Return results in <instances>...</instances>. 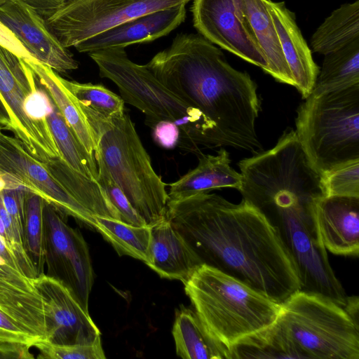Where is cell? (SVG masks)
Wrapping results in <instances>:
<instances>
[{
  "mask_svg": "<svg viewBox=\"0 0 359 359\" xmlns=\"http://www.w3.org/2000/svg\"><path fill=\"white\" fill-rule=\"evenodd\" d=\"M190 0H72L46 18L67 48L128 20L154 11L186 5Z\"/></svg>",
  "mask_w": 359,
  "mask_h": 359,
  "instance_id": "cell-8",
  "label": "cell"
},
{
  "mask_svg": "<svg viewBox=\"0 0 359 359\" xmlns=\"http://www.w3.org/2000/svg\"><path fill=\"white\" fill-rule=\"evenodd\" d=\"M70 1H72V0H62V4L65 3V2Z\"/></svg>",
  "mask_w": 359,
  "mask_h": 359,
  "instance_id": "cell-44",
  "label": "cell"
},
{
  "mask_svg": "<svg viewBox=\"0 0 359 359\" xmlns=\"http://www.w3.org/2000/svg\"><path fill=\"white\" fill-rule=\"evenodd\" d=\"M299 359L292 345L276 323L271 327L251 335L233 346L229 359Z\"/></svg>",
  "mask_w": 359,
  "mask_h": 359,
  "instance_id": "cell-29",
  "label": "cell"
},
{
  "mask_svg": "<svg viewBox=\"0 0 359 359\" xmlns=\"http://www.w3.org/2000/svg\"><path fill=\"white\" fill-rule=\"evenodd\" d=\"M7 0H0V6H1L4 4H5Z\"/></svg>",
  "mask_w": 359,
  "mask_h": 359,
  "instance_id": "cell-43",
  "label": "cell"
},
{
  "mask_svg": "<svg viewBox=\"0 0 359 359\" xmlns=\"http://www.w3.org/2000/svg\"><path fill=\"white\" fill-rule=\"evenodd\" d=\"M0 46L8 49L20 58L34 60L13 34L1 22Z\"/></svg>",
  "mask_w": 359,
  "mask_h": 359,
  "instance_id": "cell-38",
  "label": "cell"
},
{
  "mask_svg": "<svg viewBox=\"0 0 359 359\" xmlns=\"http://www.w3.org/2000/svg\"><path fill=\"white\" fill-rule=\"evenodd\" d=\"M276 323L300 359H359L358 320L327 297L295 292Z\"/></svg>",
  "mask_w": 359,
  "mask_h": 359,
  "instance_id": "cell-7",
  "label": "cell"
},
{
  "mask_svg": "<svg viewBox=\"0 0 359 359\" xmlns=\"http://www.w3.org/2000/svg\"><path fill=\"white\" fill-rule=\"evenodd\" d=\"M191 11L198 34L267 73V62L238 0H194Z\"/></svg>",
  "mask_w": 359,
  "mask_h": 359,
  "instance_id": "cell-12",
  "label": "cell"
},
{
  "mask_svg": "<svg viewBox=\"0 0 359 359\" xmlns=\"http://www.w3.org/2000/svg\"><path fill=\"white\" fill-rule=\"evenodd\" d=\"M78 103L91 131L95 158L102 161L147 226L165 218L166 184L153 168L129 114L125 111L105 117Z\"/></svg>",
  "mask_w": 359,
  "mask_h": 359,
  "instance_id": "cell-4",
  "label": "cell"
},
{
  "mask_svg": "<svg viewBox=\"0 0 359 359\" xmlns=\"http://www.w3.org/2000/svg\"><path fill=\"white\" fill-rule=\"evenodd\" d=\"M203 264L182 235L165 217L151 226L149 262L160 277L184 284Z\"/></svg>",
  "mask_w": 359,
  "mask_h": 359,
  "instance_id": "cell-19",
  "label": "cell"
},
{
  "mask_svg": "<svg viewBox=\"0 0 359 359\" xmlns=\"http://www.w3.org/2000/svg\"><path fill=\"white\" fill-rule=\"evenodd\" d=\"M44 18L57 11L62 4V0H24Z\"/></svg>",
  "mask_w": 359,
  "mask_h": 359,
  "instance_id": "cell-39",
  "label": "cell"
},
{
  "mask_svg": "<svg viewBox=\"0 0 359 359\" xmlns=\"http://www.w3.org/2000/svg\"><path fill=\"white\" fill-rule=\"evenodd\" d=\"M33 283L43 301L48 342L89 344L101 339L88 311L62 282L42 273Z\"/></svg>",
  "mask_w": 359,
  "mask_h": 359,
  "instance_id": "cell-13",
  "label": "cell"
},
{
  "mask_svg": "<svg viewBox=\"0 0 359 359\" xmlns=\"http://www.w3.org/2000/svg\"><path fill=\"white\" fill-rule=\"evenodd\" d=\"M43 219L46 275L62 282L88 311L94 273L88 245L81 232L68 225L64 215L48 203Z\"/></svg>",
  "mask_w": 359,
  "mask_h": 359,
  "instance_id": "cell-9",
  "label": "cell"
},
{
  "mask_svg": "<svg viewBox=\"0 0 359 359\" xmlns=\"http://www.w3.org/2000/svg\"><path fill=\"white\" fill-rule=\"evenodd\" d=\"M0 22L13 34L34 60L57 73L78 68V62L58 41L46 19L24 0H7L0 6Z\"/></svg>",
  "mask_w": 359,
  "mask_h": 359,
  "instance_id": "cell-14",
  "label": "cell"
},
{
  "mask_svg": "<svg viewBox=\"0 0 359 359\" xmlns=\"http://www.w3.org/2000/svg\"><path fill=\"white\" fill-rule=\"evenodd\" d=\"M154 141L165 149H172L178 145L180 132L179 127L168 121L156 123L151 127Z\"/></svg>",
  "mask_w": 359,
  "mask_h": 359,
  "instance_id": "cell-37",
  "label": "cell"
},
{
  "mask_svg": "<svg viewBox=\"0 0 359 359\" xmlns=\"http://www.w3.org/2000/svg\"><path fill=\"white\" fill-rule=\"evenodd\" d=\"M88 55L97 65L100 76L117 86L124 102L145 114L149 126L168 121L179 127L181 148L200 154V146H224L215 123L165 88L145 65L130 60L124 48H110Z\"/></svg>",
  "mask_w": 359,
  "mask_h": 359,
  "instance_id": "cell-3",
  "label": "cell"
},
{
  "mask_svg": "<svg viewBox=\"0 0 359 359\" xmlns=\"http://www.w3.org/2000/svg\"><path fill=\"white\" fill-rule=\"evenodd\" d=\"M186 18L185 5H179L128 20L77 44L79 53H92L110 48H123L150 42L168 34Z\"/></svg>",
  "mask_w": 359,
  "mask_h": 359,
  "instance_id": "cell-17",
  "label": "cell"
},
{
  "mask_svg": "<svg viewBox=\"0 0 359 359\" xmlns=\"http://www.w3.org/2000/svg\"><path fill=\"white\" fill-rule=\"evenodd\" d=\"M0 310L38 344L48 341L43 301L33 279L1 257Z\"/></svg>",
  "mask_w": 359,
  "mask_h": 359,
  "instance_id": "cell-15",
  "label": "cell"
},
{
  "mask_svg": "<svg viewBox=\"0 0 359 359\" xmlns=\"http://www.w3.org/2000/svg\"><path fill=\"white\" fill-rule=\"evenodd\" d=\"M57 181L93 215L121 221V216L97 180L71 168L60 156L42 161Z\"/></svg>",
  "mask_w": 359,
  "mask_h": 359,
  "instance_id": "cell-22",
  "label": "cell"
},
{
  "mask_svg": "<svg viewBox=\"0 0 359 359\" xmlns=\"http://www.w3.org/2000/svg\"><path fill=\"white\" fill-rule=\"evenodd\" d=\"M38 342L0 310V358H32Z\"/></svg>",
  "mask_w": 359,
  "mask_h": 359,
  "instance_id": "cell-33",
  "label": "cell"
},
{
  "mask_svg": "<svg viewBox=\"0 0 359 359\" xmlns=\"http://www.w3.org/2000/svg\"><path fill=\"white\" fill-rule=\"evenodd\" d=\"M6 189V182L2 177L1 175L0 174V193Z\"/></svg>",
  "mask_w": 359,
  "mask_h": 359,
  "instance_id": "cell-41",
  "label": "cell"
},
{
  "mask_svg": "<svg viewBox=\"0 0 359 359\" xmlns=\"http://www.w3.org/2000/svg\"><path fill=\"white\" fill-rule=\"evenodd\" d=\"M321 182L325 196L359 198V159L323 173Z\"/></svg>",
  "mask_w": 359,
  "mask_h": 359,
  "instance_id": "cell-32",
  "label": "cell"
},
{
  "mask_svg": "<svg viewBox=\"0 0 359 359\" xmlns=\"http://www.w3.org/2000/svg\"><path fill=\"white\" fill-rule=\"evenodd\" d=\"M238 3L267 62V74L278 82L294 86L266 0H238Z\"/></svg>",
  "mask_w": 359,
  "mask_h": 359,
  "instance_id": "cell-21",
  "label": "cell"
},
{
  "mask_svg": "<svg viewBox=\"0 0 359 359\" xmlns=\"http://www.w3.org/2000/svg\"><path fill=\"white\" fill-rule=\"evenodd\" d=\"M359 39V0L341 5L327 17L311 36L315 53L327 55Z\"/></svg>",
  "mask_w": 359,
  "mask_h": 359,
  "instance_id": "cell-25",
  "label": "cell"
},
{
  "mask_svg": "<svg viewBox=\"0 0 359 359\" xmlns=\"http://www.w3.org/2000/svg\"><path fill=\"white\" fill-rule=\"evenodd\" d=\"M0 123L3 124L6 130L11 131V120L8 109L0 97Z\"/></svg>",
  "mask_w": 359,
  "mask_h": 359,
  "instance_id": "cell-40",
  "label": "cell"
},
{
  "mask_svg": "<svg viewBox=\"0 0 359 359\" xmlns=\"http://www.w3.org/2000/svg\"><path fill=\"white\" fill-rule=\"evenodd\" d=\"M170 91L216 125L224 146L256 154L260 111L256 83L231 67L222 50L200 34H180L145 65Z\"/></svg>",
  "mask_w": 359,
  "mask_h": 359,
  "instance_id": "cell-2",
  "label": "cell"
},
{
  "mask_svg": "<svg viewBox=\"0 0 359 359\" xmlns=\"http://www.w3.org/2000/svg\"><path fill=\"white\" fill-rule=\"evenodd\" d=\"M35 88L25 60L0 46V97L11 120V132L31 154L44 161L60 155L48 125L32 121L25 111L26 98Z\"/></svg>",
  "mask_w": 359,
  "mask_h": 359,
  "instance_id": "cell-10",
  "label": "cell"
},
{
  "mask_svg": "<svg viewBox=\"0 0 359 359\" xmlns=\"http://www.w3.org/2000/svg\"><path fill=\"white\" fill-rule=\"evenodd\" d=\"M166 218L202 263L282 304L300 290L295 264L277 229L256 208L215 194L167 203Z\"/></svg>",
  "mask_w": 359,
  "mask_h": 359,
  "instance_id": "cell-1",
  "label": "cell"
},
{
  "mask_svg": "<svg viewBox=\"0 0 359 359\" xmlns=\"http://www.w3.org/2000/svg\"><path fill=\"white\" fill-rule=\"evenodd\" d=\"M6 130V128L1 123H0V131L1 130Z\"/></svg>",
  "mask_w": 359,
  "mask_h": 359,
  "instance_id": "cell-42",
  "label": "cell"
},
{
  "mask_svg": "<svg viewBox=\"0 0 359 359\" xmlns=\"http://www.w3.org/2000/svg\"><path fill=\"white\" fill-rule=\"evenodd\" d=\"M50 100L51 107L46 121L60 157L75 170L97 180V166L95 158L87 153L51 97Z\"/></svg>",
  "mask_w": 359,
  "mask_h": 359,
  "instance_id": "cell-28",
  "label": "cell"
},
{
  "mask_svg": "<svg viewBox=\"0 0 359 359\" xmlns=\"http://www.w3.org/2000/svg\"><path fill=\"white\" fill-rule=\"evenodd\" d=\"M35 79L53 100L58 110L87 153L93 158L94 143L88 123L76 98L67 89L62 77L36 60L25 59Z\"/></svg>",
  "mask_w": 359,
  "mask_h": 359,
  "instance_id": "cell-24",
  "label": "cell"
},
{
  "mask_svg": "<svg viewBox=\"0 0 359 359\" xmlns=\"http://www.w3.org/2000/svg\"><path fill=\"white\" fill-rule=\"evenodd\" d=\"M27 191L21 187L7 188L0 193L4 205L15 227L22 235L24 203Z\"/></svg>",
  "mask_w": 359,
  "mask_h": 359,
  "instance_id": "cell-36",
  "label": "cell"
},
{
  "mask_svg": "<svg viewBox=\"0 0 359 359\" xmlns=\"http://www.w3.org/2000/svg\"><path fill=\"white\" fill-rule=\"evenodd\" d=\"M40 352L39 358L51 359H104L101 339L89 344L60 345L43 341L35 346Z\"/></svg>",
  "mask_w": 359,
  "mask_h": 359,
  "instance_id": "cell-35",
  "label": "cell"
},
{
  "mask_svg": "<svg viewBox=\"0 0 359 359\" xmlns=\"http://www.w3.org/2000/svg\"><path fill=\"white\" fill-rule=\"evenodd\" d=\"M297 139L323 175L359 159V83L330 91L313 90L299 105Z\"/></svg>",
  "mask_w": 359,
  "mask_h": 359,
  "instance_id": "cell-6",
  "label": "cell"
},
{
  "mask_svg": "<svg viewBox=\"0 0 359 359\" xmlns=\"http://www.w3.org/2000/svg\"><path fill=\"white\" fill-rule=\"evenodd\" d=\"M0 174L6 189H25L42 197L64 215H69L94 228V215L73 198L15 137L0 131Z\"/></svg>",
  "mask_w": 359,
  "mask_h": 359,
  "instance_id": "cell-11",
  "label": "cell"
},
{
  "mask_svg": "<svg viewBox=\"0 0 359 359\" xmlns=\"http://www.w3.org/2000/svg\"><path fill=\"white\" fill-rule=\"evenodd\" d=\"M282 51L295 87L304 99L313 90L319 73L311 50L297 24L295 14L285 2L266 0Z\"/></svg>",
  "mask_w": 359,
  "mask_h": 359,
  "instance_id": "cell-18",
  "label": "cell"
},
{
  "mask_svg": "<svg viewBox=\"0 0 359 359\" xmlns=\"http://www.w3.org/2000/svg\"><path fill=\"white\" fill-rule=\"evenodd\" d=\"M217 153L216 155L200 154L196 168L170 184L168 201L209 193L214 189L233 188L239 190L242 176L231 166L229 152L221 148Z\"/></svg>",
  "mask_w": 359,
  "mask_h": 359,
  "instance_id": "cell-20",
  "label": "cell"
},
{
  "mask_svg": "<svg viewBox=\"0 0 359 359\" xmlns=\"http://www.w3.org/2000/svg\"><path fill=\"white\" fill-rule=\"evenodd\" d=\"M172 333L176 353L183 359H229L228 351L192 309L182 306L176 311Z\"/></svg>",
  "mask_w": 359,
  "mask_h": 359,
  "instance_id": "cell-23",
  "label": "cell"
},
{
  "mask_svg": "<svg viewBox=\"0 0 359 359\" xmlns=\"http://www.w3.org/2000/svg\"><path fill=\"white\" fill-rule=\"evenodd\" d=\"M184 285L194 311L229 354L243 339L273 326L280 313L282 304L204 264Z\"/></svg>",
  "mask_w": 359,
  "mask_h": 359,
  "instance_id": "cell-5",
  "label": "cell"
},
{
  "mask_svg": "<svg viewBox=\"0 0 359 359\" xmlns=\"http://www.w3.org/2000/svg\"><path fill=\"white\" fill-rule=\"evenodd\" d=\"M62 81L79 102L105 117L125 111L123 100L102 85L81 83L63 78Z\"/></svg>",
  "mask_w": 359,
  "mask_h": 359,
  "instance_id": "cell-31",
  "label": "cell"
},
{
  "mask_svg": "<svg viewBox=\"0 0 359 359\" xmlns=\"http://www.w3.org/2000/svg\"><path fill=\"white\" fill-rule=\"evenodd\" d=\"M314 219L320 240L334 255H359V198L322 196L315 203Z\"/></svg>",
  "mask_w": 359,
  "mask_h": 359,
  "instance_id": "cell-16",
  "label": "cell"
},
{
  "mask_svg": "<svg viewBox=\"0 0 359 359\" xmlns=\"http://www.w3.org/2000/svg\"><path fill=\"white\" fill-rule=\"evenodd\" d=\"M359 83V39L325 55L313 90L330 91Z\"/></svg>",
  "mask_w": 359,
  "mask_h": 359,
  "instance_id": "cell-27",
  "label": "cell"
},
{
  "mask_svg": "<svg viewBox=\"0 0 359 359\" xmlns=\"http://www.w3.org/2000/svg\"><path fill=\"white\" fill-rule=\"evenodd\" d=\"M97 166V181L107 194L111 202L118 211L121 221L135 226L147 225L144 220L130 204L123 190L112 178L99 158H95Z\"/></svg>",
  "mask_w": 359,
  "mask_h": 359,
  "instance_id": "cell-34",
  "label": "cell"
},
{
  "mask_svg": "<svg viewBox=\"0 0 359 359\" xmlns=\"http://www.w3.org/2000/svg\"><path fill=\"white\" fill-rule=\"evenodd\" d=\"M95 229L108 241L119 256L127 255L149 262L151 226H135L118 219L94 215Z\"/></svg>",
  "mask_w": 359,
  "mask_h": 359,
  "instance_id": "cell-26",
  "label": "cell"
},
{
  "mask_svg": "<svg viewBox=\"0 0 359 359\" xmlns=\"http://www.w3.org/2000/svg\"><path fill=\"white\" fill-rule=\"evenodd\" d=\"M46 201L27 191L23 212V236L25 247L38 276L43 273L45 264L43 210Z\"/></svg>",
  "mask_w": 359,
  "mask_h": 359,
  "instance_id": "cell-30",
  "label": "cell"
}]
</instances>
